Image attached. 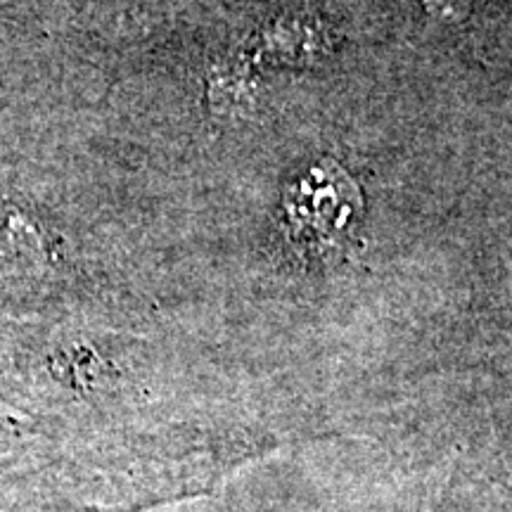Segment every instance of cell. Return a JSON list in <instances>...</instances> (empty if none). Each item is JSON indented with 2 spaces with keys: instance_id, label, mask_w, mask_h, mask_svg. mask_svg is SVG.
<instances>
[{
  "instance_id": "cell-1",
  "label": "cell",
  "mask_w": 512,
  "mask_h": 512,
  "mask_svg": "<svg viewBox=\"0 0 512 512\" xmlns=\"http://www.w3.org/2000/svg\"><path fill=\"white\" fill-rule=\"evenodd\" d=\"M358 192L349 176L332 162L316 166L304 181L287 192V216L294 235H304L306 242L330 245L349 230L351 209L356 207Z\"/></svg>"
}]
</instances>
